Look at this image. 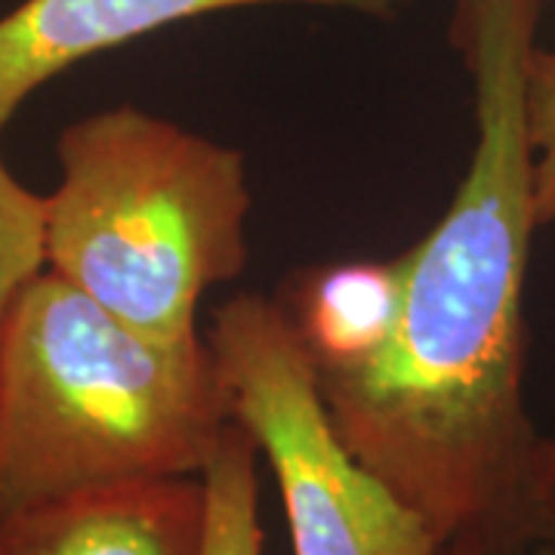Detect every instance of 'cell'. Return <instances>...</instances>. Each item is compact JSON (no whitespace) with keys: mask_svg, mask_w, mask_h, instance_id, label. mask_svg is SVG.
<instances>
[{"mask_svg":"<svg viewBox=\"0 0 555 555\" xmlns=\"http://www.w3.org/2000/svg\"><path fill=\"white\" fill-rule=\"evenodd\" d=\"M540 0H454L476 145L444 217L401 259V309L374 361L315 377L346 448L444 543L506 516L540 433L525 408V284L540 232L525 65Z\"/></svg>","mask_w":555,"mask_h":555,"instance_id":"6da1fadb","label":"cell"},{"mask_svg":"<svg viewBox=\"0 0 555 555\" xmlns=\"http://www.w3.org/2000/svg\"><path fill=\"white\" fill-rule=\"evenodd\" d=\"M235 423L210 343L170 346L53 269L0 321V513L204 476Z\"/></svg>","mask_w":555,"mask_h":555,"instance_id":"7a4b0ae2","label":"cell"},{"mask_svg":"<svg viewBox=\"0 0 555 555\" xmlns=\"http://www.w3.org/2000/svg\"><path fill=\"white\" fill-rule=\"evenodd\" d=\"M43 195V266L170 346H201L198 306L250 259L238 149L137 105L68 124Z\"/></svg>","mask_w":555,"mask_h":555,"instance_id":"3957f363","label":"cell"},{"mask_svg":"<svg viewBox=\"0 0 555 555\" xmlns=\"http://www.w3.org/2000/svg\"><path fill=\"white\" fill-rule=\"evenodd\" d=\"M204 337L235 423L272 469L294 555H438L426 518L339 438L278 297H232Z\"/></svg>","mask_w":555,"mask_h":555,"instance_id":"277c9868","label":"cell"},{"mask_svg":"<svg viewBox=\"0 0 555 555\" xmlns=\"http://www.w3.org/2000/svg\"><path fill=\"white\" fill-rule=\"evenodd\" d=\"M408 0H22L0 16V133L43 83L177 22L247 7H324L392 20Z\"/></svg>","mask_w":555,"mask_h":555,"instance_id":"5b68a950","label":"cell"},{"mask_svg":"<svg viewBox=\"0 0 555 555\" xmlns=\"http://www.w3.org/2000/svg\"><path fill=\"white\" fill-rule=\"evenodd\" d=\"M204 478H149L0 513V555H204Z\"/></svg>","mask_w":555,"mask_h":555,"instance_id":"8992f818","label":"cell"},{"mask_svg":"<svg viewBox=\"0 0 555 555\" xmlns=\"http://www.w3.org/2000/svg\"><path fill=\"white\" fill-rule=\"evenodd\" d=\"M284 318L315 377L374 361L401 309V259H346L302 269L281 291Z\"/></svg>","mask_w":555,"mask_h":555,"instance_id":"52a82bcc","label":"cell"},{"mask_svg":"<svg viewBox=\"0 0 555 555\" xmlns=\"http://www.w3.org/2000/svg\"><path fill=\"white\" fill-rule=\"evenodd\" d=\"M201 478L207 496L204 555H262L259 448L241 423L225 429Z\"/></svg>","mask_w":555,"mask_h":555,"instance_id":"ba28073f","label":"cell"},{"mask_svg":"<svg viewBox=\"0 0 555 555\" xmlns=\"http://www.w3.org/2000/svg\"><path fill=\"white\" fill-rule=\"evenodd\" d=\"M43 269V195H35L0 155V321L20 287Z\"/></svg>","mask_w":555,"mask_h":555,"instance_id":"9c48e42d","label":"cell"},{"mask_svg":"<svg viewBox=\"0 0 555 555\" xmlns=\"http://www.w3.org/2000/svg\"><path fill=\"white\" fill-rule=\"evenodd\" d=\"M525 133L531 149L537 229L555 225V47H537L525 65Z\"/></svg>","mask_w":555,"mask_h":555,"instance_id":"30bf717a","label":"cell"},{"mask_svg":"<svg viewBox=\"0 0 555 555\" xmlns=\"http://www.w3.org/2000/svg\"><path fill=\"white\" fill-rule=\"evenodd\" d=\"M500 521L555 543V436L537 438L516 500Z\"/></svg>","mask_w":555,"mask_h":555,"instance_id":"8fae6325","label":"cell"},{"mask_svg":"<svg viewBox=\"0 0 555 555\" xmlns=\"http://www.w3.org/2000/svg\"><path fill=\"white\" fill-rule=\"evenodd\" d=\"M438 555H555V543L528 534L516 525L494 521L444 540Z\"/></svg>","mask_w":555,"mask_h":555,"instance_id":"7c38bea8","label":"cell"}]
</instances>
